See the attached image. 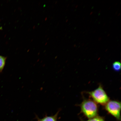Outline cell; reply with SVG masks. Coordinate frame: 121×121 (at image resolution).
Returning a JSON list of instances; mask_svg holds the SVG:
<instances>
[{
  "label": "cell",
  "instance_id": "7",
  "mask_svg": "<svg viewBox=\"0 0 121 121\" xmlns=\"http://www.w3.org/2000/svg\"><path fill=\"white\" fill-rule=\"evenodd\" d=\"M81 121H105V119L103 117L97 116L94 117L89 119L86 121H84L81 119Z\"/></svg>",
  "mask_w": 121,
  "mask_h": 121
},
{
  "label": "cell",
  "instance_id": "3",
  "mask_svg": "<svg viewBox=\"0 0 121 121\" xmlns=\"http://www.w3.org/2000/svg\"><path fill=\"white\" fill-rule=\"evenodd\" d=\"M105 109L107 112L117 120L121 121V103L116 100H110L105 105Z\"/></svg>",
  "mask_w": 121,
  "mask_h": 121
},
{
  "label": "cell",
  "instance_id": "2",
  "mask_svg": "<svg viewBox=\"0 0 121 121\" xmlns=\"http://www.w3.org/2000/svg\"><path fill=\"white\" fill-rule=\"evenodd\" d=\"M88 93L96 104L105 105L109 101V98L102 86L99 85L94 90Z\"/></svg>",
  "mask_w": 121,
  "mask_h": 121
},
{
  "label": "cell",
  "instance_id": "5",
  "mask_svg": "<svg viewBox=\"0 0 121 121\" xmlns=\"http://www.w3.org/2000/svg\"><path fill=\"white\" fill-rule=\"evenodd\" d=\"M6 58L0 56V72L2 71L5 66Z\"/></svg>",
  "mask_w": 121,
  "mask_h": 121
},
{
  "label": "cell",
  "instance_id": "6",
  "mask_svg": "<svg viewBox=\"0 0 121 121\" xmlns=\"http://www.w3.org/2000/svg\"><path fill=\"white\" fill-rule=\"evenodd\" d=\"M113 69L116 71L119 72L121 70V64L119 61H115L112 65Z\"/></svg>",
  "mask_w": 121,
  "mask_h": 121
},
{
  "label": "cell",
  "instance_id": "1",
  "mask_svg": "<svg viewBox=\"0 0 121 121\" xmlns=\"http://www.w3.org/2000/svg\"><path fill=\"white\" fill-rule=\"evenodd\" d=\"M81 112L89 119L98 116V108L97 104L90 99H85L80 105Z\"/></svg>",
  "mask_w": 121,
  "mask_h": 121
},
{
  "label": "cell",
  "instance_id": "4",
  "mask_svg": "<svg viewBox=\"0 0 121 121\" xmlns=\"http://www.w3.org/2000/svg\"><path fill=\"white\" fill-rule=\"evenodd\" d=\"M59 111L57 112L54 115L51 116H46L41 119L37 117L38 121H57V116Z\"/></svg>",
  "mask_w": 121,
  "mask_h": 121
}]
</instances>
